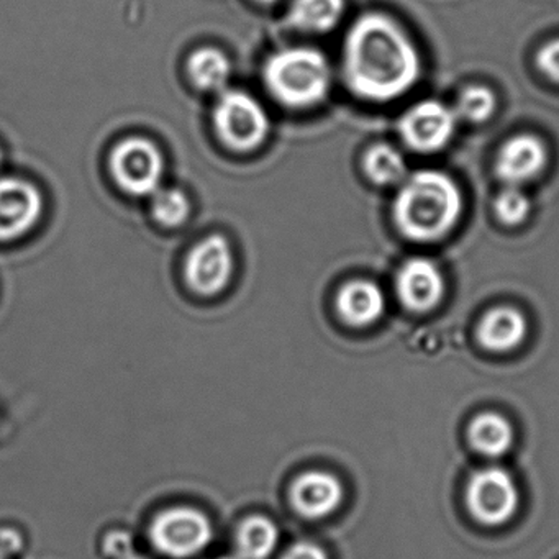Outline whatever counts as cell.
I'll list each match as a JSON object with an SVG mask.
<instances>
[{"label":"cell","instance_id":"6da1fadb","mask_svg":"<svg viewBox=\"0 0 559 559\" xmlns=\"http://www.w3.org/2000/svg\"><path fill=\"white\" fill-rule=\"evenodd\" d=\"M343 73L349 90L372 103H391L420 76V58L411 38L391 19L362 15L345 41Z\"/></svg>","mask_w":559,"mask_h":559},{"label":"cell","instance_id":"7a4b0ae2","mask_svg":"<svg viewBox=\"0 0 559 559\" xmlns=\"http://www.w3.org/2000/svg\"><path fill=\"white\" fill-rule=\"evenodd\" d=\"M463 212V195L450 176L418 171L395 195L394 215L399 231L408 240L437 241L456 225Z\"/></svg>","mask_w":559,"mask_h":559},{"label":"cell","instance_id":"3957f363","mask_svg":"<svg viewBox=\"0 0 559 559\" xmlns=\"http://www.w3.org/2000/svg\"><path fill=\"white\" fill-rule=\"evenodd\" d=\"M264 81L271 94L284 106L307 109L325 99L332 71L320 51L287 48L267 60Z\"/></svg>","mask_w":559,"mask_h":559},{"label":"cell","instance_id":"277c9868","mask_svg":"<svg viewBox=\"0 0 559 559\" xmlns=\"http://www.w3.org/2000/svg\"><path fill=\"white\" fill-rule=\"evenodd\" d=\"M215 130L235 152H251L266 140L270 120L258 100L241 91H227L215 106Z\"/></svg>","mask_w":559,"mask_h":559},{"label":"cell","instance_id":"5b68a950","mask_svg":"<svg viewBox=\"0 0 559 559\" xmlns=\"http://www.w3.org/2000/svg\"><path fill=\"white\" fill-rule=\"evenodd\" d=\"M110 169L123 191L132 195H152L162 185L165 162L148 140L129 139L114 148Z\"/></svg>","mask_w":559,"mask_h":559},{"label":"cell","instance_id":"8992f818","mask_svg":"<svg viewBox=\"0 0 559 559\" xmlns=\"http://www.w3.org/2000/svg\"><path fill=\"white\" fill-rule=\"evenodd\" d=\"M466 502L471 515L477 522L489 526L502 525L519 509V489L507 471L487 467L471 476Z\"/></svg>","mask_w":559,"mask_h":559},{"label":"cell","instance_id":"52a82bcc","mask_svg":"<svg viewBox=\"0 0 559 559\" xmlns=\"http://www.w3.org/2000/svg\"><path fill=\"white\" fill-rule=\"evenodd\" d=\"M152 539L165 555L189 558L198 555L211 542V522L199 510L188 507L169 509L159 513L153 522Z\"/></svg>","mask_w":559,"mask_h":559},{"label":"cell","instance_id":"ba28073f","mask_svg":"<svg viewBox=\"0 0 559 559\" xmlns=\"http://www.w3.org/2000/svg\"><path fill=\"white\" fill-rule=\"evenodd\" d=\"M401 135L412 150L435 153L444 148L456 129V114L438 100L412 107L401 120Z\"/></svg>","mask_w":559,"mask_h":559},{"label":"cell","instance_id":"9c48e42d","mask_svg":"<svg viewBox=\"0 0 559 559\" xmlns=\"http://www.w3.org/2000/svg\"><path fill=\"white\" fill-rule=\"evenodd\" d=\"M234 258L227 240L211 235L202 240L186 260V281L201 296H214L225 289L231 276Z\"/></svg>","mask_w":559,"mask_h":559},{"label":"cell","instance_id":"30bf717a","mask_svg":"<svg viewBox=\"0 0 559 559\" xmlns=\"http://www.w3.org/2000/svg\"><path fill=\"white\" fill-rule=\"evenodd\" d=\"M44 212V199L31 182L0 179V241H11L35 227Z\"/></svg>","mask_w":559,"mask_h":559},{"label":"cell","instance_id":"8fae6325","mask_svg":"<svg viewBox=\"0 0 559 559\" xmlns=\"http://www.w3.org/2000/svg\"><path fill=\"white\" fill-rule=\"evenodd\" d=\"M395 289L405 309L412 312H428L435 309L443 297V276L431 261L414 258L399 271Z\"/></svg>","mask_w":559,"mask_h":559},{"label":"cell","instance_id":"7c38bea8","mask_svg":"<svg viewBox=\"0 0 559 559\" xmlns=\"http://www.w3.org/2000/svg\"><path fill=\"white\" fill-rule=\"evenodd\" d=\"M546 162L548 152L542 140L533 135L513 136L497 155L496 175L506 185L519 188L542 175Z\"/></svg>","mask_w":559,"mask_h":559},{"label":"cell","instance_id":"4fadbf2b","mask_svg":"<svg viewBox=\"0 0 559 559\" xmlns=\"http://www.w3.org/2000/svg\"><path fill=\"white\" fill-rule=\"evenodd\" d=\"M343 487L335 476L322 471H310L297 477L290 490L294 509L304 519L317 520L338 509Z\"/></svg>","mask_w":559,"mask_h":559},{"label":"cell","instance_id":"5bb4252c","mask_svg":"<svg viewBox=\"0 0 559 559\" xmlns=\"http://www.w3.org/2000/svg\"><path fill=\"white\" fill-rule=\"evenodd\" d=\"M384 309V294L371 281L345 284L336 297L340 317L352 326H366L378 322Z\"/></svg>","mask_w":559,"mask_h":559},{"label":"cell","instance_id":"9a60e30c","mask_svg":"<svg viewBox=\"0 0 559 559\" xmlns=\"http://www.w3.org/2000/svg\"><path fill=\"white\" fill-rule=\"evenodd\" d=\"M526 322L519 310L497 307L480 320L477 338L489 352H510L525 338Z\"/></svg>","mask_w":559,"mask_h":559},{"label":"cell","instance_id":"2e32d148","mask_svg":"<svg viewBox=\"0 0 559 559\" xmlns=\"http://www.w3.org/2000/svg\"><path fill=\"white\" fill-rule=\"evenodd\" d=\"M471 447L487 457H499L510 450L513 431L509 421L499 414H480L467 428Z\"/></svg>","mask_w":559,"mask_h":559},{"label":"cell","instance_id":"e0dca14e","mask_svg":"<svg viewBox=\"0 0 559 559\" xmlns=\"http://www.w3.org/2000/svg\"><path fill=\"white\" fill-rule=\"evenodd\" d=\"M343 11L345 0H294L289 22L299 31L325 34L338 24Z\"/></svg>","mask_w":559,"mask_h":559},{"label":"cell","instance_id":"ac0fdd59","mask_svg":"<svg viewBox=\"0 0 559 559\" xmlns=\"http://www.w3.org/2000/svg\"><path fill=\"white\" fill-rule=\"evenodd\" d=\"M280 532L264 516H251L241 523L237 535V551L240 559H266L276 548Z\"/></svg>","mask_w":559,"mask_h":559},{"label":"cell","instance_id":"d6986e66","mask_svg":"<svg viewBox=\"0 0 559 559\" xmlns=\"http://www.w3.org/2000/svg\"><path fill=\"white\" fill-rule=\"evenodd\" d=\"M230 71L228 58L215 48H202L189 60V76L202 91L217 93L224 90L230 80Z\"/></svg>","mask_w":559,"mask_h":559},{"label":"cell","instance_id":"ffe728a7","mask_svg":"<svg viewBox=\"0 0 559 559\" xmlns=\"http://www.w3.org/2000/svg\"><path fill=\"white\" fill-rule=\"evenodd\" d=\"M365 171L372 182L391 186L401 182L407 173L404 156L389 145H376L366 153Z\"/></svg>","mask_w":559,"mask_h":559},{"label":"cell","instance_id":"44dd1931","mask_svg":"<svg viewBox=\"0 0 559 559\" xmlns=\"http://www.w3.org/2000/svg\"><path fill=\"white\" fill-rule=\"evenodd\" d=\"M153 198L152 211L156 221L166 227H178L188 221L191 204L179 189H158Z\"/></svg>","mask_w":559,"mask_h":559},{"label":"cell","instance_id":"7402d4cb","mask_svg":"<svg viewBox=\"0 0 559 559\" xmlns=\"http://www.w3.org/2000/svg\"><path fill=\"white\" fill-rule=\"evenodd\" d=\"M496 109V96L483 86H471L461 93L457 100V116L469 122H486Z\"/></svg>","mask_w":559,"mask_h":559},{"label":"cell","instance_id":"603a6c76","mask_svg":"<svg viewBox=\"0 0 559 559\" xmlns=\"http://www.w3.org/2000/svg\"><path fill=\"white\" fill-rule=\"evenodd\" d=\"M497 217L507 225H519L528 217L530 201L519 188L509 186L497 195L496 204Z\"/></svg>","mask_w":559,"mask_h":559},{"label":"cell","instance_id":"cb8c5ba5","mask_svg":"<svg viewBox=\"0 0 559 559\" xmlns=\"http://www.w3.org/2000/svg\"><path fill=\"white\" fill-rule=\"evenodd\" d=\"M536 64L549 80L559 83V38L549 41L536 55Z\"/></svg>","mask_w":559,"mask_h":559},{"label":"cell","instance_id":"d4e9b609","mask_svg":"<svg viewBox=\"0 0 559 559\" xmlns=\"http://www.w3.org/2000/svg\"><path fill=\"white\" fill-rule=\"evenodd\" d=\"M283 559H326L322 548L313 543H297L293 548L287 549Z\"/></svg>","mask_w":559,"mask_h":559},{"label":"cell","instance_id":"484cf974","mask_svg":"<svg viewBox=\"0 0 559 559\" xmlns=\"http://www.w3.org/2000/svg\"><path fill=\"white\" fill-rule=\"evenodd\" d=\"M130 546L132 545H130V539L127 535H112L109 538V543H107V549H110L114 556H120L122 559L132 558L130 556V551H132Z\"/></svg>","mask_w":559,"mask_h":559},{"label":"cell","instance_id":"4316f807","mask_svg":"<svg viewBox=\"0 0 559 559\" xmlns=\"http://www.w3.org/2000/svg\"><path fill=\"white\" fill-rule=\"evenodd\" d=\"M258 2H261V4H273L276 0H258Z\"/></svg>","mask_w":559,"mask_h":559},{"label":"cell","instance_id":"83f0119b","mask_svg":"<svg viewBox=\"0 0 559 559\" xmlns=\"http://www.w3.org/2000/svg\"><path fill=\"white\" fill-rule=\"evenodd\" d=\"M0 163H2V153H0Z\"/></svg>","mask_w":559,"mask_h":559},{"label":"cell","instance_id":"f1b7e54d","mask_svg":"<svg viewBox=\"0 0 559 559\" xmlns=\"http://www.w3.org/2000/svg\"><path fill=\"white\" fill-rule=\"evenodd\" d=\"M0 559H4V556L0 555Z\"/></svg>","mask_w":559,"mask_h":559},{"label":"cell","instance_id":"f546056e","mask_svg":"<svg viewBox=\"0 0 559 559\" xmlns=\"http://www.w3.org/2000/svg\"><path fill=\"white\" fill-rule=\"evenodd\" d=\"M129 559H143V558H129Z\"/></svg>","mask_w":559,"mask_h":559},{"label":"cell","instance_id":"4dcf8cb0","mask_svg":"<svg viewBox=\"0 0 559 559\" xmlns=\"http://www.w3.org/2000/svg\"><path fill=\"white\" fill-rule=\"evenodd\" d=\"M222 559H228V558H222Z\"/></svg>","mask_w":559,"mask_h":559}]
</instances>
